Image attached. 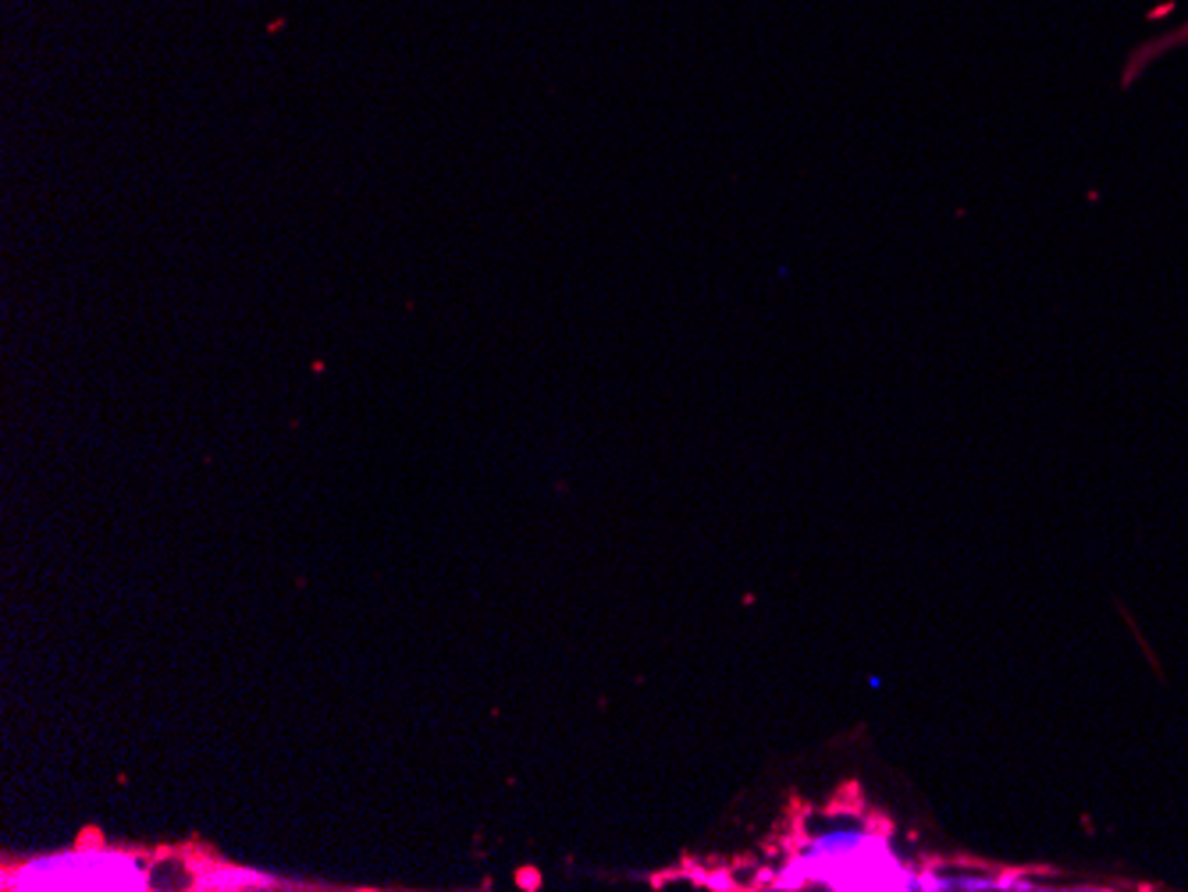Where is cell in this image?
Returning a JSON list of instances; mask_svg holds the SVG:
<instances>
[{"label":"cell","mask_w":1188,"mask_h":892,"mask_svg":"<svg viewBox=\"0 0 1188 892\" xmlns=\"http://www.w3.org/2000/svg\"><path fill=\"white\" fill-rule=\"evenodd\" d=\"M22 889H132V882H143V875L132 861L122 853H64L40 864H29L22 875Z\"/></svg>","instance_id":"1"},{"label":"cell","mask_w":1188,"mask_h":892,"mask_svg":"<svg viewBox=\"0 0 1188 892\" xmlns=\"http://www.w3.org/2000/svg\"><path fill=\"white\" fill-rule=\"evenodd\" d=\"M1181 47H1188V18L1178 22V25H1171V29H1164V33L1149 36L1146 43H1139L1132 50L1128 61H1125V86L1139 79L1149 64L1164 61L1167 54H1174V50H1181Z\"/></svg>","instance_id":"2"}]
</instances>
